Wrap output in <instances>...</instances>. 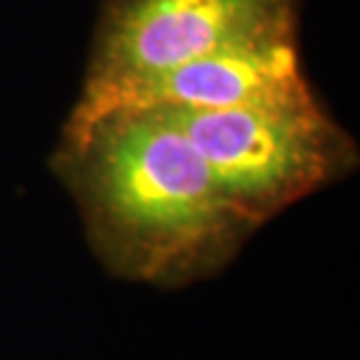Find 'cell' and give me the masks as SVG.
<instances>
[{
	"label": "cell",
	"instance_id": "cell-1",
	"mask_svg": "<svg viewBox=\"0 0 360 360\" xmlns=\"http://www.w3.org/2000/svg\"><path fill=\"white\" fill-rule=\"evenodd\" d=\"M61 171L96 243L134 276L197 269L253 229L162 108L68 117Z\"/></svg>",
	"mask_w": 360,
	"mask_h": 360
},
{
	"label": "cell",
	"instance_id": "cell-2",
	"mask_svg": "<svg viewBox=\"0 0 360 360\" xmlns=\"http://www.w3.org/2000/svg\"><path fill=\"white\" fill-rule=\"evenodd\" d=\"M162 110L183 129L250 227L333 183L356 155L307 80L236 108Z\"/></svg>",
	"mask_w": 360,
	"mask_h": 360
},
{
	"label": "cell",
	"instance_id": "cell-3",
	"mask_svg": "<svg viewBox=\"0 0 360 360\" xmlns=\"http://www.w3.org/2000/svg\"><path fill=\"white\" fill-rule=\"evenodd\" d=\"M300 0H110L94 35L80 101L220 49L297 33Z\"/></svg>",
	"mask_w": 360,
	"mask_h": 360
},
{
	"label": "cell",
	"instance_id": "cell-4",
	"mask_svg": "<svg viewBox=\"0 0 360 360\" xmlns=\"http://www.w3.org/2000/svg\"><path fill=\"white\" fill-rule=\"evenodd\" d=\"M304 80L297 33L278 35L220 49L101 98L77 101L70 117L84 120L115 108L222 110L271 98Z\"/></svg>",
	"mask_w": 360,
	"mask_h": 360
}]
</instances>
